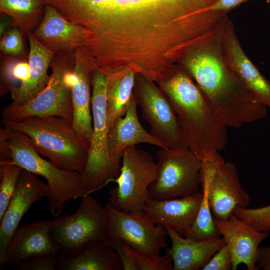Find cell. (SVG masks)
Instances as JSON below:
<instances>
[{"label": "cell", "mask_w": 270, "mask_h": 270, "mask_svg": "<svg viewBox=\"0 0 270 270\" xmlns=\"http://www.w3.org/2000/svg\"><path fill=\"white\" fill-rule=\"evenodd\" d=\"M86 28L84 47L108 66L146 70L168 62L218 0H45Z\"/></svg>", "instance_id": "1"}, {"label": "cell", "mask_w": 270, "mask_h": 270, "mask_svg": "<svg viewBox=\"0 0 270 270\" xmlns=\"http://www.w3.org/2000/svg\"><path fill=\"white\" fill-rule=\"evenodd\" d=\"M226 20L183 50L176 64L192 76L218 118L227 127L240 128L264 118L268 108L226 62L222 36Z\"/></svg>", "instance_id": "2"}, {"label": "cell", "mask_w": 270, "mask_h": 270, "mask_svg": "<svg viewBox=\"0 0 270 270\" xmlns=\"http://www.w3.org/2000/svg\"><path fill=\"white\" fill-rule=\"evenodd\" d=\"M156 82L170 101L185 148L201 159L224 149L227 126L218 118L190 74L174 64Z\"/></svg>", "instance_id": "3"}, {"label": "cell", "mask_w": 270, "mask_h": 270, "mask_svg": "<svg viewBox=\"0 0 270 270\" xmlns=\"http://www.w3.org/2000/svg\"><path fill=\"white\" fill-rule=\"evenodd\" d=\"M2 122L4 128L26 134L36 151L57 166L80 173L84 171L90 145L65 119L50 116Z\"/></svg>", "instance_id": "4"}, {"label": "cell", "mask_w": 270, "mask_h": 270, "mask_svg": "<svg viewBox=\"0 0 270 270\" xmlns=\"http://www.w3.org/2000/svg\"><path fill=\"white\" fill-rule=\"evenodd\" d=\"M6 130L11 162L42 176L46 180V198L52 216H58L68 200L82 198L88 194L82 182L81 173L61 168L50 160H44L34 148L26 134Z\"/></svg>", "instance_id": "5"}, {"label": "cell", "mask_w": 270, "mask_h": 270, "mask_svg": "<svg viewBox=\"0 0 270 270\" xmlns=\"http://www.w3.org/2000/svg\"><path fill=\"white\" fill-rule=\"evenodd\" d=\"M106 75L98 68L92 72L91 105L92 130L87 162L81 173L88 194L96 191L118 176L120 164L112 160L108 150L109 130L106 100Z\"/></svg>", "instance_id": "6"}, {"label": "cell", "mask_w": 270, "mask_h": 270, "mask_svg": "<svg viewBox=\"0 0 270 270\" xmlns=\"http://www.w3.org/2000/svg\"><path fill=\"white\" fill-rule=\"evenodd\" d=\"M52 74L46 86L34 98L20 105L12 104L2 110V120L30 116H57L72 124L71 86L74 54L56 53L50 63Z\"/></svg>", "instance_id": "7"}, {"label": "cell", "mask_w": 270, "mask_h": 270, "mask_svg": "<svg viewBox=\"0 0 270 270\" xmlns=\"http://www.w3.org/2000/svg\"><path fill=\"white\" fill-rule=\"evenodd\" d=\"M156 156V176L148 188L150 198L164 200L199 192L200 158L186 148H161Z\"/></svg>", "instance_id": "8"}, {"label": "cell", "mask_w": 270, "mask_h": 270, "mask_svg": "<svg viewBox=\"0 0 270 270\" xmlns=\"http://www.w3.org/2000/svg\"><path fill=\"white\" fill-rule=\"evenodd\" d=\"M81 198L74 214L52 220L50 234L60 254L71 255L88 242L109 240L105 208L90 194Z\"/></svg>", "instance_id": "9"}, {"label": "cell", "mask_w": 270, "mask_h": 270, "mask_svg": "<svg viewBox=\"0 0 270 270\" xmlns=\"http://www.w3.org/2000/svg\"><path fill=\"white\" fill-rule=\"evenodd\" d=\"M201 186L208 188V197L214 218L226 220L236 207L248 208L250 196L242 187L234 164L226 162L218 152L202 158Z\"/></svg>", "instance_id": "10"}, {"label": "cell", "mask_w": 270, "mask_h": 270, "mask_svg": "<svg viewBox=\"0 0 270 270\" xmlns=\"http://www.w3.org/2000/svg\"><path fill=\"white\" fill-rule=\"evenodd\" d=\"M120 173L112 180L118 184L110 190V202L116 208L128 212H142L148 199V188L155 179L156 164L144 150L126 148L122 160Z\"/></svg>", "instance_id": "11"}, {"label": "cell", "mask_w": 270, "mask_h": 270, "mask_svg": "<svg viewBox=\"0 0 270 270\" xmlns=\"http://www.w3.org/2000/svg\"><path fill=\"white\" fill-rule=\"evenodd\" d=\"M108 215L109 240H122L142 255H160L167 246L165 227L156 224L142 212H124L114 207L110 202L104 206Z\"/></svg>", "instance_id": "12"}, {"label": "cell", "mask_w": 270, "mask_h": 270, "mask_svg": "<svg viewBox=\"0 0 270 270\" xmlns=\"http://www.w3.org/2000/svg\"><path fill=\"white\" fill-rule=\"evenodd\" d=\"M134 97L142 117L150 124V133L154 137L164 148H185L176 114L160 88L142 76L136 74Z\"/></svg>", "instance_id": "13"}, {"label": "cell", "mask_w": 270, "mask_h": 270, "mask_svg": "<svg viewBox=\"0 0 270 270\" xmlns=\"http://www.w3.org/2000/svg\"><path fill=\"white\" fill-rule=\"evenodd\" d=\"M48 194L46 184L36 174L22 168L14 192L0 220V262L24 214L35 202Z\"/></svg>", "instance_id": "14"}, {"label": "cell", "mask_w": 270, "mask_h": 270, "mask_svg": "<svg viewBox=\"0 0 270 270\" xmlns=\"http://www.w3.org/2000/svg\"><path fill=\"white\" fill-rule=\"evenodd\" d=\"M74 67L71 86L72 106V125L78 135L90 145L92 130L90 112V86L94 60L84 46L74 52Z\"/></svg>", "instance_id": "15"}, {"label": "cell", "mask_w": 270, "mask_h": 270, "mask_svg": "<svg viewBox=\"0 0 270 270\" xmlns=\"http://www.w3.org/2000/svg\"><path fill=\"white\" fill-rule=\"evenodd\" d=\"M224 59L242 82L258 101L270 110V81L264 76L243 50L232 20L224 22L222 36Z\"/></svg>", "instance_id": "16"}, {"label": "cell", "mask_w": 270, "mask_h": 270, "mask_svg": "<svg viewBox=\"0 0 270 270\" xmlns=\"http://www.w3.org/2000/svg\"><path fill=\"white\" fill-rule=\"evenodd\" d=\"M44 46L56 53L72 54L85 45L87 30L64 17L51 5L46 4L42 20L32 32Z\"/></svg>", "instance_id": "17"}, {"label": "cell", "mask_w": 270, "mask_h": 270, "mask_svg": "<svg viewBox=\"0 0 270 270\" xmlns=\"http://www.w3.org/2000/svg\"><path fill=\"white\" fill-rule=\"evenodd\" d=\"M52 220H42L24 224L15 231L0 262L18 265L34 256L56 255L60 250L50 234Z\"/></svg>", "instance_id": "18"}, {"label": "cell", "mask_w": 270, "mask_h": 270, "mask_svg": "<svg viewBox=\"0 0 270 270\" xmlns=\"http://www.w3.org/2000/svg\"><path fill=\"white\" fill-rule=\"evenodd\" d=\"M214 223L231 253L232 270H236L241 264L248 270H257L256 251L269 233L258 231L234 214L226 220L214 218Z\"/></svg>", "instance_id": "19"}, {"label": "cell", "mask_w": 270, "mask_h": 270, "mask_svg": "<svg viewBox=\"0 0 270 270\" xmlns=\"http://www.w3.org/2000/svg\"><path fill=\"white\" fill-rule=\"evenodd\" d=\"M202 198V192H200L178 199L148 198L143 212L155 224L171 228L184 236L196 219Z\"/></svg>", "instance_id": "20"}, {"label": "cell", "mask_w": 270, "mask_h": 270, "mask_svg": "<svg viewBox=\"0 0 270 270\" xmlns=\"http://www.w3.org/2000/svg\"><path fill=\"white\" fill-rule=\"evenodd\" d=\"M137 104L134 98L124 117L116 119L109 128L107 146L112 162L120 164L124 150L140 144H149L164 148V144L147 132L141 125L138 116Z\"/></svg>", "instance_id": "21"}, {"label": "cell", "mask_w": 270, "mask_h": 270, "mask_svg": "<svg viewBox=\"0 0 270 270\" xmlns=\"http://www.w3.org/2000/svg\"><path fill=\"white\" fill-rule=\"evenodd\" d=\"M172 246L166 252L171 256L173 270L200 269L214 254L226 245L223 238L204 240H195L179 234L170 228H166Z\"/></svg>", "instance_id": "22"}, {"label": "cell", "mask_w": 270, "mask_h": 270, "mask_svg": "<svg viewBox=\"0 0 270 270\" xmlns=\"http://www.w3.org/2000/svg\"><path fill=\"white\" fill-rule=\"evenodd\" d=\"M28 44L29 72L28 78L10 92L14 105L24 104L37 96L47 85L48 70L56 52L42 45L30 32L26 35Z\"/></svg>", "instance_id": "23"}, {"label": "cell", "mask_w": 270, "mask_h": 270, "mask_svg": "<svg viewBox=\"0 0 270 270\" xmlns=\"http://www.w3.org/2000/svg\"><path fill=\"white\" fill-rule=\"evenodd\" d=\"M57 260L56 270H122L118 253L98 240L88 242L72 254H60Z\"/></svg>", "instance_id": "24"}, {"label": "cell", "mask_w": 270, "mask_h": 270, "mask_svg": "<svg viewBox=\"0 0 270 270\" xmlns=\"http://www.w3.org/2000/svg\"><path fill=\"white\" fill-rule=\"evenodd\" d=\"M136 72L126 67L106 75V100L109 128L124 116L134 98Z\"/></svg>", "instance_id": "25"}, {"label": "cell", "mask_w": 270, "mask_h": 270, "mask_svg": "<svg viewBox=\"0 0 270 270\" xmlns=\"http://www.w3.org/2000/svg\"><path fill=\"white\" fill-rule=\"evenodd\" d=\"M46 6L45 0H0V12L10 16L12 27L26 36L42 22Z\"/></svg>", "instance_id": "26"}, {"label": "cell", "mask_w": 270, "mask_h": 270, "mask_svg": "<svg viewBox=\"0 0 270 270\" xmlns=\"http://www.w3.org/2000/svg\"><path fill=\"white\" fill-rule=\"evenodd\" d=\"M0 96H3L24 82L28 78V59L0 56Z\"/></svg>", "instance_id": "27"}, {"label": "cell", "mask_w": 270, "mask_h": 270, "mask_svg": "<svg viewBox=\"0 0 270 270\" xmlns=\"http://www.w3.org/2000/svg\"><path fill=\"white\" fill-rule=\"evenodd\" d=\"M202 198L196 219L184 236L195 240H208L220 236L212 214L208 188L202 186Z\"/></svg>", "instance_id": "28"}, {"label": "cell", "mask_w": 270, "mask_h": 270, "mask_svg": "<svg viewBox=\"0 0 270 270\" xmlns=\"http://www.w3.org/2000/svg\"><path fill=\"white\" fill-rule=\"evenodd\" d=\"M22 169L10 161L0 162V220L14 192Z\"/></svg>", "instance_id": "29"}, {"label": "cell", "mask_w": 270, "mask_h": 270, "mask_svg": "<svg viewBox=\"0 0 270 270\" xmlns=\"http://www.w3.org/2000/svg\"><path fill=\"white\" fill-rule=\"evenodd\" d=\"M234 214L259 232H270V204L263 207H236Z\"/></svg>", "instance_id": "30"}, {"label": "cell", "mask_w": 270, "mask_h": 270, "mask_svg": "<svg viewBox=\"0 0 270 270\" xmlns=\"http://www.w3.org/2000/svg\"><path fill=\"white\" fill-rule=\"evenodd\" d=\"M24 35L18 28L12 27L8 30L0 37V50L6 56L28 59L24 45Z\"/></svg>", "instance_id": "31"}, {"label": "cell", "mask_w": 270, "mask_h": 270, "mask_svg": "<svg viewBox=\"0 0 270 270\" xmlns=\"http://www.w3.org/2000/svg\"><path fill=\"white\" fill-rule=\"evenodd\" d=\"M139 270H173L170 256L167 252L164 256H146L134 251Z\"/></svg>", "instance_id": "32"}, {"label": "cell", "mask_w": 270, "mask_h": 270, "mask_svg": "<svg viewBox=\"0 0 270 270\" xmlns=\"http://www.w3.org/2000/svg\"><path fill=\"white\" fill-rule=\"evenodd\" d=\"M104 242L118 253L123 270H139L134 250L128 242L122 240H111Z\"/></svg>", "instance_id": "33"}, {"label": "cell", "mask_w": 270, "mask_h": 270, "mask_svg": "<svg viewBox=\"0 0 270 270\" xmlns=\"http://www.w3.org/2000/svg\"><path fill=\"white\" fill-rule=\"evenodd\" d=\"M54 254L31 257L17 265L19 270H56L57 256Z\"/></svg>", "instance_id": "34"}, {"label": "cell", "mask_w": 270, "mask_h": 270, "mask_svg": "<svg viewBox=\"0 0 270 270\" xmlns=\"http://www.w3.org/2000/svg\"><path fill=\"white\" fill-rule=\"evenodd\" d=\"M232 258L228 247L225 245L212 257L202 268V270H230L232 269Z\"/></svg>", "instance_id": "35"}, {"label": "cell", "mask_w": 270, "mask_h": 270, "mask_svg": "<svg viewBox=\"0 0 270 270\" xmlns=\"http://www.w3.org/2000/svg\"><path fill=\"white\" fill-rule=\"evenodd\" d=\"M256 270H270V244L258 246L256 256Z\"/></svg>", "instance_id": "36"}, {"label": "cell", "mask_w": 270, "mask_h": 270, "mask_svg": "<svg viewBox=\"0 0 270 270\" xmlns=\"http://www.w3.org/2000/svg\"><path fill=\"white\" fill-rule=\"evenodd\" d=\"M250 0H218L212 7V10L227 14L230 10Z\"/></svg>", "instance_id": "37"}, {"label": "cell", "mask_w": 270, "mask_h": 270, "mask_svg": "<svg viewBox=\"0 0 270 270\" xmlns=\"http://www.w3.org/2000/svg\"><path fill=\"white\" fill-rule=\"evenodd\" d=\"M13 22L12 19L5 17H2L0 22V36L1 37L4 34L9 28H12Z\"/></svg>", "instance_id": "38"}]
</instances>
